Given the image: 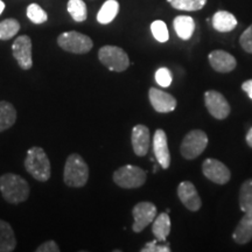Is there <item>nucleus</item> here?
Masks as SVG:
<instances>
[{"instance_id":"obj_27","label":"nucleus","mask_w":252,"mask_h":252,"mask_svg":"<svg viewBox=\"0 0 252 252\" xmlns=\"http://www.w3.org/2000/svg\"><path fill=\"white\" fill-rule=\"evenodd\" d=\"M173 8L179 11L195 12L200 11L207 4V0H167Z\"/></svg>"},{"instance_id":"obj_11","label":"nucleus","mask_w":252,"mask_h":252,"mask_svg":"<svg viewBox=\"0 0 252 252\" xmlns=\"http://www.w3.org/2000/svg\"><path fill=\"white\" fill-rule=\"evenodd\" d=\"M202 172L207 179L217 185L228 184L230 178H231V173H230L228 167L223 162H220V160L212 159V158L203 161Z\"/></svg>"},{"instance_id":"obj_23","label":"nucleus","mask_w":252,"mask_h":252,"mask_svg":"<svg viewBox=\"0 0 252 252\" xmlns=\"http://www.w3.org/2000/svg\"><path fill=\"white\" fill-rule=\"evenodd\" d=\"M118 11L119 4L117 0H106L97 14V21L102 25H108L117 17Z\"/></svg>"},{"instance_id":"obj_8","label":"nucleus","mask_w":252,"mask_h":252,"mask_svg":"<svg viewBox=\"0 0 252 252\" xmlns=\"http://www.w3.org/2000/svg\"><path fill=\"white\" fill-rule=\"evenodd\" d=\"M132 215L134 219L132 230L134 232H141L157 217V207L152 202H139L132 209Z\"/></svg>"},{"instance_id":"obj_34","label":"nucleus","mask_w":252,"mask_h":252,"mask_svg":"<svg viewBox=\"0 0 252 252\" xmlns=\"http://www.w3.org/2000/svg\"><path fill=\"white\" fill-rule=\"evenodd\" d=\"M242 89H243L245 93L249 94V97L252 99V80L244 82V83L242 84Z\"/></svg>"},{"instance_id":"obj_1","label":"nucleus","mask_w":252,"mask_h":252,"mask_svg":"<svg viewBox=\"0 0 252 252\" xmlns=\"http://www.w3.org/2000/svg\"><path fill=\"white\" fill-rule=\"evenodd\" d=\"M0 191L2 197L8 203H23L30 197V185L23 176L6 173L0 176Z\"/></svg>"},{"instance_id":"obj_30","label":"nucleus","mask_w":252,"mask_h":252,"mask_svg":"<svg viewBox=\"0 0 252 252\" xmlns=\"http://www.w3.org/2000/svg\"><path fill=\"white\" fill-rule=\"evenodd\" d=\"M156 82L162 88H168L172 83V74L167 68H160L156 72Z\"/></svg>"},{"instance_id":"obj_2","label":"nucleus","mask_w":252,"mask_h":252,"mask_svg":"<svg viewBox=\"0 0 252 252\" xmlns=\"http://www.w3.org/2000/svg\"><path fill=\"white\" fill-rule=\"evenodd\" d=\"M89 180V167L80 154L72 153L67 158L63 169V181L68 187L81 188Z\"/></svg>"},{"instance_id":"obj_9","label":"nucleus","mask_w":252,"mask_h":252,"mask_svg":"<svg viewBox=\"0 0 252 252\" xmlns=\"http://www.w3.org/2000/svg\"><path fill=\"white\" fill-rule=\"evenodd\" d=\"M12 53L20 68L24 70H30L33 65L31 37L28 35L18 36L12 45Z\"/></svg>"},{"instance_id":"obj_17","label":"nucleus","mask_w":252,"mask_h":252,"mask_svg":"<svg viewBox=\"0 0 252 252\" xmlns=\"http://www.w3.org/2000/svg\"><path fill=\"white\" fill-rule=\"evenodd\" d=\"M232 238L236 243L247 244L252 239V210L247 212L236 226Z\"/></svg>"},{"instance_id":"obj_13","label":"nucleus","mask_w":252,"mask_h":252,"mask_svg":"<svg viewBox=\"0 0 252 252\" xmlns=\"http://www.w3.org/2000/svg\"><path fill=\"white\" fill-rule=\"evenodd\" d=\"M178 196L182 204L190 212H197L202 206L200 195L190 181H182L178 187Z\"/></svg>"},{"instance_id":"obj_4","label":"nucleus","mask_w":252,"mask_h":252,"mask_svg":"<svg viewBox=\"0 0 252 252\" xmlns=\"http://www.w3.org/2000/svg\"><path fill=\"white\" fill-rule=\"evenodd\" d=\"M58 45L63 50L72 54H87L93 49L94 42L86 34L76 31H69L60 34Z\"/></svg>"},{"instance_id":"obj_25","label":"nucleus","mask_w":252,"mask_h":252,"mask_svg":"<svg viewBox=\"0 0 252 252\" xmlns=\"http://www.w3.org/2000/svg\"><path fill=\"white\" fill-rule=\"evenodd\" d=\"M239 207L242 212L252 210V179H249L239 189Z\"/></svg>"},{"instance_id":"obj_14","label":"nucleus","mask_w":252,"mask_h":252,"mask_svg":"<svg viewBox=\"0 0 252 252\" xmlns=\"http://www.w3.org/2000/svg\"><path fill=\"white\" fill-rule=\"evenodd\" d=\"M149 98L157 112H172L176 108V99L171 94L157 89V88H151L149 91Z\"/></svg>"},{"instance_id":"obj_32","label":"nucleus","mask_w":252,"mask_h":252,"mask_svg":"<svg viewBox=\"0 0 252 252\" xmlns=\"http://www.w3.org/2000/svg\"><path fill=\"white\" fill-rule=\"evenodd\" d=\"M169 251H171L169 244H165V245L158 244V239L149 242V243L145 244V247L141 249V252H169Z\"/></svg>"},{"instance_id":"obj_20","label":"nucleus","mask_w":252,"mask_h":252,"mask_svg":"<svg viewBox=\"0 0 252 252\" xmlns=\"http://www.w3.org/2000/svg\"><path fill=\"white\" fill-rule=\"evenodd\" d=\"M175 33L181 40H189L195 31V21L189 15H179L173 21Z\"/></svg>"},{"instance_id":"obj_21","label":"nucleus","mask_w":252,"mask_h":252,"mask_svg":"<svg viewBox=\"0 0 252 252\" xmlns=\"http://www.w3.org/2000/svg\"><path fill=\"white\" fill-rule=\"evenodd\" d=\"M152 232L158 242H166V238L171 234V219L168 213H161L154 219Z\"/></svg>"},{"instance_id":"obj_15","label":"nucleus","mask_w":252,"mask_h":252,"mask_svg":"<svg viewBox=\"0 0 252 252\" xmlns=\"http://www.w3.org/2000/svg\"><path fill=\"white\" fill-rule=\"evenodd\" d=\"M132 147L135 156L138 157H145L150 150V141H151V134L150 130L147 126L145 125H135L132 130L131 135Z\"/></svg>"},{"instance_id":"obj_28","label":"nucleus","mask_w":252,"mask_h":252,"mask_svg":"<svg viewBox=\"0 0 252 252\" xmlns=\"http://www.w3.org/2000/svg\"><path fill=\"white\" fill-rule=\"evenodd\" d=\"M26 14L27 18L30 19L32 23L36 25L43 24L48 20V14H47V12L37 4H31L28 6Z\"/></svg>"},{"instance_id":"obj_26","label":"nucleus","mask_w":252,"mask_h":252,"mask_svg":"<svg viewBox=\"0 0 252 252\" xmlns=\"http://www.w3.org/2000/svg\"><path fill=\"white\" fill-rule=\"evenodd\" d=\"M20 31V24L18 20L11 18L5 19L0 23V40L6 41L14 37Z\"/></svg>"},{"instance_id":"obj_6","label":"nucleus","mask_w":252,"mask_h":252,"mask_svg":"<svg viewBox=\"0 0 252 252\" xmlns=\"http://www.w3.org/2000/svg\"><path fill=\"white\" fill-rule=\"evenodd\" d=\"M98 59L100 63L111 71H125L130 65V59L126 52L117 46L102 47L98 50Z\"/></svg>"},{"instance_id":"obj_31","label":"nucleus","mask_w":252,"mask_h":252,"mask_svg":"<svg viewBox=\"0 0 252 252\" xmlns=\"http://www.w3.org/2000/svg\"><path fill=\"white\" fill-rule=\"evenodd\" d=\"M239 43L245 52L252 54V25L243 32V34L239 37Z\"/></svg>"},{"instance_id":"obj_24","label":"nucleus","mask_w":252,"mask_h":252,"mask_svg":"<svg viewBox=\"0 0 252 252\" xmlns=\"http://www.w3.org/2000/svg\"><path fill=\"white\" fill-rule=\"evenodd\" d=\"M67 9L70 17L76 23H83L88 18L87 5L83 0H69Z\"/></svg>"},{"instance_id":"obj_12","label":"nucleus","mask_w":252,"mask_h":252,"mask_svg":"<svg viewBox=\"0 0 252 252\" xmlns=\"http://www.w3.org/2000/svg\"><path fill=\"white\" fill-rule=\"evenodd\" d=\"M153 152L157 162L161 166V168L167 169L171 166V153L168 149V141L165 131L159 128L156 131L153 137Z\"/></svg>"},{"instance_id":"obj_7","label":"nucleus","mask_w":252,"mask_h":252,"mask_svg":"<svg viewBox=\"0 0 252 252\" xmlns=\"http://www.w3.org/2000/svg\"><path fill=\"white\" fill-rule=\"evenodd\" d=\"M208 135L202 130H193L186 134L181 143V154L185 159L193 160L207 149Z\"/></svg>"},{"instance_id":"obj_18","label":"nucleus","mask_w":252,"mask_h":252,"mask_svg":"<svg viewBox=\"0 0 252 252\" xmlns=\"http://www.w3.org/2000/svg\"><path fill=\"white\" fill-rule=\"evenodd\" d=\"M213 27L220 33H228L237 27V19L228 11H219L213 17Z\"/></svg>"},{"instance_id":"obj_16","label":"nucleus","mask_w":252,"mask_h":252,"mask_svg":"<svg viewBox=\"0 0 252 252\" xmlns=\"http://www.w3.org/2000/svg\"><path fill=\"white\" fill-rule=\"evenodd\" d=\"M208 59L212 68L219 72H230L237 65V61L234 56L224 50H213Z\"/></svg>"},{"instance_id":"obj_29","label":"nucleus","mask_w":252,"mask_h":252,"mask_svg":"<svg viewBox=\"0 0 252 252\" xmlns=\"http://www.w3.org/2000/svg\"><path fill=\"white\" fill-rule=\"evenodd\" d=\"M151 32H152L154 39L159 42H167L169 39V32L166 24L162 20H156L151 25Z\"/></svg>"},{"instance_id":"obj_10","label":"nucleus","mask_w":252,"mask_h":252,"mask_svg":"<svg viewBox=\"0 0 252 252\" xmlns=\"http://www.w3.org/2000/svg\"><path fill=\"white\" fill-rule=\"evenodd\" d=\"M204 104L210 115L216 119H225L230 115V105L219 91L209 90L204 94Z\"/></svg>"},{"instance_id":"obj_19","label":"nucleus","mask_w":252,"mask_h":252,"mask_svg":"<svg viewBox=\"0 0 252 252\" xmlns=\"http://www.w3.org/2000/svg\"><path fill=\"white\" fill-rule=\"evenodd\" d=\"M17 248V238L11 224L0 220V252H12Z\"/></svg>"},{"instance_id":"obj_36","label":"nucleus","mask_w":252,"mask_h":252,"mask_svg":"<svg viewBox=\"0 0 252 252\" xmlns=\"http://www.w3.org/2000/svg\"><path fill=\"white\" fill-rule=\"evenodd\" d=\"M5 9V2L2 1V0H0V15H1L2 12H4Z\"/></svg>"},{"instance_id":"obj_3","label":"nucleus","mask_w":252,"mask_h":252,"mask_svg":"<svg viewBox=\"0 0 252 252\" xmlns=\"http://www.w3.org/2000/svg\"><path fill=\"white\" fill-rule=\"evenodd\" d=\"M25 168L34 179L40 182H46L52 175V166L45 150L34 146L28 150L25 159Z\"/></svg>"},{"instance_id":"obj_33","label":"nucleus","mask_w":252,"mask_h":252,"mask_svg":"<svg viewBox=\"0 0 252 252\" xmlns=\"http://www.w3.org/2000/svg\"><path fill=\"white\" fill-rule=\"evenodd\" d=\"M60 248L55 241H47L46 243L41 244L36 248V252H59Z\"/></svg>"},{"instance_id":"obj_22","label":"nucleus","mask_w":252,"mask_h":252,"mask_svg":"<svg viewBox=\"0 0 252 252\" xmlns=\"http://www.w3.org/2000/svg\"><path fill=\"white\" fill-rule=\"evenodd\" d=\"M17 121V110L12 103L1 100L0 102V132L11 128Z\"/></svg>"},{"instance_id":"obj_5","label":"nucleus","mask_w":252,"mask_h":252,"mask_svg":"<svg viewBox=\"0 0 252 252\" xmlns=\"http://www.w3.org/2000/svg\"><path fill=\"white\" fill-rule=\"evenodd\" d=\"M146 171L138 166L125 165L113 173V181L121 188H140L146 182Z\"/></svg>"},{"instance_id":"obj_35","label":"nucleus","mask_w":252,"mask_h":252,"mask_svg":"<svg viewBox=\"0 0 252 252\" xmlns=\"http://www.w3.org/2000/svg\"><path fill=\"white\" fill-rule=\"evenodd\" d=\"M245 140H247V144L249 146L252 147V127L249 130V132L247 133V138H245Z\"/></svg>"}]
</instances>
